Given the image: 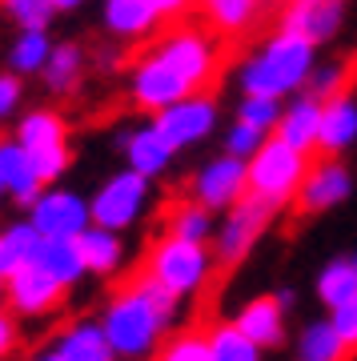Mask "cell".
I'll return each mask as SVG.
<instances>
[{
    "label": "cell",
    "instance_id": "603a6c76",
    "mask_svg": "<svg viewBox=\"0 0 357 361\" xmlns=\"http://www.w3.org/2000/svg\"><path fill=\"white\" fill-rule=\"evenodd\" d=\"M40 77H44V89L56 92V97L77 92L80 80H85V49H80L77 40L52 44L49 61H44V68H40Z\"/></svg>",
    "mask_w": 357,
    "mask_h": 361
},
{
    "label": "cell",
    "instance_id": "2e32d148",
    "mask_svg": "<svg viewBox=\"0 0 357 361\" xmlns=\"http://www.w3.org/2000/svg\"><path fill=\"white\" fill-rule=\"evenodd\" d=\"M44 189L32 157L16 137H0V197H13L16 205H32L37 193Z\"/></svg>",
    "mask_w": 357,
    "mask_h": 361
},
{
    "label": "cell",
    "instance_id": "7bdbcfd3",
    "mask_svg": "<svg viewBox=\"0 0 357 361\" xmlns=\"http://www.w3.org/2000/svg\"><path fill=\"white\" fill-rule=\"evenodd\" d=\"M0 301H4V273H0Z\"/></svg>",
    "mask_w": 357,
    "mask_h": 361
},
{
    "label": "cell",
    "instance_id": "d6986e66",
    "mask_svg": "<svg viewBox=\"0 0 357 361\" xmlns=\"http://www.w3.org/2000/svg\"><path fill=\"white\" fill-rule=\"evenodd\" d=\"M357 141V101L349 92L325 97L321 101V129H317V149L325 157L345 153Z\"/></svg>",
    "mask_w": 357,
    "mask_h": 361
},
{
    "label": "cell",
    "instance_id": "4316f807",
    "mask_svg": "<svg viewBox=\"0 0 357 361\" xmlns=\"http://www.w3.org/2000/svg\"><path fill=\"white\" fill-rule=\"evenodd\" d=\"M213 229H217V221H213V209H205L201 201H181V205L169 209V221H165V233L173 237H185V241H213Z\"/></svg>",
    "mask_w": 357,
    "mask_h": 361
},
{
    "label": "cell",
    "instance_id": "d4e9b609",
    "mask_svg": "<svg viewBox=\"0 0 357 361\" xmlns=\"http://www.w3.org/2000/svg\"><path fill=\"white\" fill-rule=\"evenodd\" d=\"M201 13L213 37H241L245 28H253L261 0H201Z\"/></svg>",
    "mask_w": 357,
    "mask_h": 361
},
{
    "label": "cell",
    "instance_id": "1f68e13d",
    "mask_svg": "<svg viewBox=\"0 0 357 361\" xmlns=\"http://www.w3.org/2000/svg\"><path fill=\"white\" fill-rule=\"evenodd\" d=\"M345 89H349V65H341V61H321V65H313V73H309L301 92L325 101V97H337Z\"/></svg>",
    "mask_w": 357,
    "mask_h": 361
},
{
    "label": "cell",
    "instance_id": "8fae6325",
    "mask_svg": "<svg viewBox=\"0 0 357 361\" xmlns=\"http://www.w3.org/2000/svg\"><path fill=\"white\" fill-rule=\"evenodd\" d=\"M64 293L68 289L56 277H49L37 261H28V265H20L4 277V301L16 317H49L64 301Z\"/></svg>",
    "mask_w": 357,
    "mask_h": 361
},
{
    "label": "cell",
    "instance_id": "74e56055",
    "mask_svg": "<svg viewBox=\"0 0 357 361\" xmlns=\"http://www.w3.org/2000/svg\"><path fill=\"white\" fill-rule=\"evenodd\" d=\"M329 322L337 325L345 349H357V293L349 297V301H341L337 310H329Z\"/></svg>",
    "mask_w": 357,
    "mask_h": 361
},
{
    "label": "cell",
    "instance_id": "484cf974",
    "mask_svg": "<svg viewBox=\"0 0 357 361\" xmlns=\"http://www.w3.org/2000/svg\"><path fill=\"white\" fill-rule=\"evenodd\" d=\"M56 40L49 37V28H16L13 44H8V73H16V77H32V73H40L44 68V61H49V52Z\"/></svg>",
    "mask_w": 357,
    "mask_h": 361
},
{
    "label": "cell",
    "instance_id": "83f0119b",
    "mask_svg": "<svg viewBox=\"0 0 357 361\" xmlns=\"http://www.w3.org/2000/svg\"><path fill=\"white\" fill-rule=\"evenodd\" d=\"M297 353L309 361H341L349 349H345L341 334H337V325L329 317H321V322H309L297 337Z\"/></svg>",
    "mask_w": 357,
    "mask_h": 361
},
{
    "label": "cell",
    "instance_id": "7a4b0ae2",
    "mask_svg": "<svg viewBox=\"0 0 357 361\" xmlns=\"http://www.w3.org/2000/svg\"><path fill=\"white\" fill-rule=\"evenodd\" d=\"M313 65H317V44H309L297 32L277 28L273 37H265L241 61L237 85H241V92H253V97H277V101H285V97L305 89Z\"/></svg>",
    "mask_w": 357,
    "mask_h": 361
},
{
    "label": "cell",
    "instance_id": "9a60e30c",
    "mask_svg": "<svg viewBox=\"0 0 357 361\" xmlns=\"http://www.w3.org/2000/svg\"><path fill=\"white\" fill-rule=\"evenodd\" d=\"M121 153H125V165L133 169V173L157 180L161 173H169L177 149L161 137V129H157L153 121H145V125H137V129H128L125 137H121Z\"/></svg>",
    "mask_w": 357,
    "mask_h": 361
},
{
    "label": "cell",
    "instance_id": "ee69618b",
    "mask_svg": "<svg viewBox=\"0 0 357 361\" xmlns=\"http://www.w3.org/2000/svg\"><path fill=\"white\" fill-rule=\"evenodd\" d=\"M353 273H357V257H353Z\"/></svg>",
    "mask_w": 357,
    "mask_h": 361
},
{
    "label": "cell",
    "instance_id": "e575fe53",
    "mask_svg": "<svg viewBox=\"0 0 357 361\" xmlns=\"http://www.w3.org/2000/svg\"><path fill=\"white\" fill-rule=\"evenodd\" d=\"M157 361H209V334L185 329V334L169 337L165 345H161V357Z\"/></svg>",
    "mask_w": 357,
    "mask_h": 361
},
{
    "label": "cell",
    "instance_id": "44dd1931",
    "mask_svg": "<svg viewBox=\"0 0 357 361\" xmlns=\"http://www.w3.org/2000/svg\"><path fill=\"white\" fill-rule=\"evenodd\" d=\"M32 261H37L49 277H56L64 289L80 285V277L89 273L85 269V257H80V241L77 237H40Z\"/></svg>",
    "mask_w": 357,
    "mask_h": 361
},
{
    "label": "cell",
    "instance_id": "ffe728a7",
    "mask_svg": "<svg viewBox=\"0 0 357 361\" xmlns=\"http://www.w3.org/2000/svg\"><path fill=\"white\" fill-rule=\"evenodd\" d=\"M233 325L245 337H253L261 349H277L285 341V305L277 297H253V301H245L237 310Z\"/></svg>",
    "mask_w": 357,
    "mask_h": 361
},
{
    "label": "cell",
    "instance_id": "d590c367",
    "mask_svg": "<svg viewBox=\"0 0 357 361\" xmlns=\"http://www.w3.org/2000/svg\"><path fill=\"white\" fill-rule=\"evenodd\" d=\"M265 137L269 133H261V129H253V125H245V121H233L229 125V133H225V153H233V157H241V161H249V157L265 145Z\"/></svg>",
    "mask_w": 357,
    "mask_h": 361
},
{
    "label": "cell",
    "instance_id": "e0dca14e",
    "mask_svg": "<svg viewBox=\"0 0 357 361\" xmlns=\"http://www.w3.org/2000/svg\"><path fill=\"white\" fill-rule=\"evenodd\" d=\"M101 25L113 40L137 44V40L157 37L161 28V13H157L149 0H104L101 8Z\"/></svg>",
    "mask_w": 357,
    "mask_h": 361
},
{
    "label": "cell",
    "instance_id": "277c9868",
    "mask_svg": "<svg viewBox=\"0 0 357 361\" xmlns=\"http://www.w3.org/2000/svg\"><path fill=\"white\" fill-rule=\"evenodd\" d=\"M213 269H217V257L205 241H185V237H173V233L157 237L149 257H145V277H153L161 289H169L181 301L201 293L213 277Z\"/></svg>",
    "mask_w": 357,
    "mask_h": 361
},
{
    "label": "cell",
    "instance_id": "f6af8a7d",
    "mask_svg": "<svg viewBox=\"0 0 357 361\" xmlns=\"http://www.w3.org/2000/svg\"><path fill=\"white\" fill-rule=\"evenodd\" d=\"M301 361H309V357H301Z\"/></svg>",
    "mask_w": 357,
    "mask_h": 361
},
{
    "label": "cell",
    "instance_id": "f35d334b",
    "mask_svg": "<svg viewBox=\"0 0 357 361\" xmlns=\"http://www.w3.org/2000/svg\"><path fill=\"white\" fill-rule=\"evenodd\" d=\"M13 345H16V322L8 310H0V357L13 353Z\"/></svg>",
    "mask_w": 357,
    "mask_h": 361
},
{
    "label": "cell",
    "instance_id": "8992f818",
    "mask_svg": "<svg viewBox=\"0 0 357 361\" xmlns=\"http://www.w3.org/2000/svg\"><path fill=\"white\" fill-rule=\"evenodd\" d=\"M16 141L25 145V153L32 157L40 180L56 185L73 165V145H68V121L56 109H28L16 121Z\"/></svg>",
    "mask_w": 357,
    "mask_h": 361
},
{
    "label": "cell",
    "instance_id": "8d00e7d4",
    "mask_svg": "<svg viewBox=\"0 0 357 361\" xmlns=\"http://www.w3.org/2000/svg\"><path fill=\"white\" fill-rule=\"evenodd\" d=\"M25 77H16V73H0V125L4 121H13L16 113H20V104H25V85H20Z\"/></svg>",
    "mask_w": 357,
    "mask_h": 361
},
{
    "label": "cell",
    "instance_id": "30bf717a",
    "mask_svg": "<svg viewBox=\"0 0 357 361\" xmlns=\"http://www.w3.org/2000/svg\"><path fill=\"white\" fill-rule=\"evenodd\" d=\"M28 221L40 237H80V229L92 225L89 197L73 193V189H56L44 185L37 193V201L28 205Z\"/></svg>",
    "mask_w": 357,
    "mask_h": 361
},
{
    "label": "cell",
    "instance_id": "ab89813d",
    "mask_svg": "<svg viewBox=\"0 0 357 361\" xmlns=\"http://www.w3.org/2000/svg\"><path fill=\"white\" fill-rule=\"evenodd\" d=\"M149 4L161 13V20H169V16H181V13H185L193 0H149Z\"/></svg>",
    "mask_w": 357,
    "mask_h": 361
},
{
    "label": "cell",
    "instance_id": "cb8c5ba5",
    "mask_svg": "<svg viewBox=\"0 0 357 361\" xmlns=\"http://www.w3.org/2000/svg\"><path fill=\"white\" fill-rule=\"evenodd\" d=\"M52 349H56L64 361H116L101 322H73L61 337H56Z\"/></svg>",
    "mask_w": 357,
    "mask_h": 361
},
{
    "label": "cell",
    "instance_id": "4fadbf2b",
    "mask_svg": "<svg viewBox=\"0 0 357 361\" xmlns=\"http://www.w3.org/2000/svg\"><path fill=\"white\" fill-rule=\"evenodd\" d=\"M349 193H353V173L337 157H321V161H309L294 201L301 213H325V209H337Z\"/></svg>",
    "mask_w": 357,
    "mask_h": 361
},
{
    "label": "cell",
    "instance_id": "5bb4252c",
    "mask_svg": "<svg viewBox=\"0 0 357 361\" xmlns=\"http://www.w3.org/2000/svg\"><path fill=\"white\" fill-rule=\"evenodd\" d=\"M345 25V0H285L281 4V28L305 37L309 44H325Z\"/></svg>",
    "mask_w": 357,
    "mask_h": 361
},
{
    "label": "cell",
    "instance_id": "7c38bea8",
    "mask_svg": "<svg viewBox=\"0 0 357 361\" xmlns=\"http://www.w3.org/2000/svg\"><path fill=\"white\" fill-rule=\"evenodd\" d=\"M245 193H249V173H245V161L233 153H221L213 161H205L197 169V177H193V201H201L213 213H225Z\"/></svg>",
    "mask_w": 357,
    "mask_h": 361
},
{
    "label": "cell",
    "instance_id": "836d02e7",
    "mask_svg": "<svg viewBox=\"0 0 357 361\" xmlns=\"http://www.w3.org/2000/svg\"><path fill=\"white\" fill-rule=\"evenodd\" d=\"M281 116V101L277 97H253V92H241V104H237V121L253 125L261 133H273Z\"/></svg>",
    "mask_w": 357,
    "mask_h": 361
},
{
    "label": "cell",
    "instance_id": "6da1fadb",
    "mask_svg": "<svg viewBox=\"0 0 357 361\" xmlns=\"http://www.w3.org/2000/svg\"><path fill=\"white\" fill-rule=\"evenodd\" d=\"M181 297L140 273L137 281H128L121 293L101 313V329L113 345L116 361H149L161 349V337L169 334V325L177 322Z\"/></svg>",
    "mask_w": 357,
    "mask_h": 361
},
{
    "label": "cell",
    "instance_id": "ac0fdd59",
    "mask_svg": "<svg viewBox=\"0 0 357 361\" xmlns=\"http://www.w3.org/2000/svg\"><path fill=\"white\" fill-rule=\"evenodd\" d=\"M317 129H321V101L309 97V92H297L289 104H281L273 137H281L285 145H294L301 153H313L317 149Z\"/></svg>",
    "mask_w": 357,
    "mask_h": 361
},
{
    "label": "cell",
    "instance_id": "d6a6232c",
    "mask_svg": "<svg viewBox=\"0 0 357 361\" xmlns=\"http://www.w3.org/2000/svg\"><path fill=\"white\" fill-rule=\"evenodd\" d=\"M0 13L16 28H49L56 16V4L52 0H0Z\"/></svg>",
    "mask_w": 357,
    "mask_h": 361
},
{
    "label": "cell",
    "instance_id": "5b68a950",
    "mask_svg": "<svg viewBox=\"0 0 357 361\" xmlns=\"http://www.w3.org/2000/svg\"><path fill=\"white\" fill-rule=\"evenodd\" d=\"M305 169H309V153H301V149H294V145H285L281 137L269 133L265 145L245 161L249 193H253L257 201L273 205V209L289 205V201L297 197V189H301Z\"/></svg>",
    "mask_w": 357,
    "mask_h": 361
},
{
    "label": "cell",
    "instance_id": "3957f363",
    "mask_svg": "<svg viewBox=\"0 0 357 361\" xmlns=\"http://www.w3.org/2000/svg\"><path fill=\"white\" fill-rule=\"evenodd\" d=\"M149 56L165 68L169 77H177L189 92L209 89L213 77H217V68H221L217 37L209 28H193V25H177V28H169L165 37H157Z\"/></svg>",
    "mask_w": 357,
    "mask_h": 361
},
{
    "label": "cell",
    "instance_id": "f546056e",
    "mask_svg": "<svg viewBox=\"0 0 357 361\" xmlns=\"http://www.w3.org/2000/svg\"><path fill=\"white\" fill-rule=\"evenodd\" d=\"M265 349L257 345L253 337H245L237 325H217L209 334V361H261Z\"/></svg>",
    "mask_w": 357,
    "mask_h": 361
},
{
    "label": "cell",
    "instance_id": "f1b7e54d",
    "mask_svg": "<svg viewBox=\"0 0 357 361\" xmlns=\"http://www.w3.org/2000/svg\"><path fill=\"white\" fill-rule=\"evenodd\" d=\"M40 233L32 229V221H16V225H4L0 229V273L8 277L13 269L28 265L32 253H37Z\"/></svg>",
    "mask_w": 357,
    "mask_h": 361
},
{
    "label": "cell",
    "instance_id": "7402d4cb",
    "mask_svg": "<svg viewBox=\"0 0 357 361\" xmlns=\"http://www.w3.org/2000/svg\"><path fill=\"white\" fill-rule=\"evenodd\" d=\"M80 257H85V269L97 273V277H113L121 273L125 265V241H121V233L104 229V225H89V229H80Z\"/></svg>",
    "mask_w": 357,
    "mask_h": 361
},
{
    "label": "cell",
    "instance_id": "b9f144b4",
    "mask_svg": "<svg viewBox=\"0 0 357 361\" xmlns=\"http://www.w3.org/2000/svg\"><path fill=\"white\" fill-rule=\"evenodd\" d=\"M32 361H64V357H61V353H56V349H44V353H37V357H32Z\"/></svg>",
    "mask_w": 357,
    "mask_h": 361
},
{
    "label": "cell",
    "instance_id": "4dcf8cb0",
    "mask_svg": "<svg viewBox=\"0 0 357 361\" xmlns=\"http://www.w3.org/2000/svg\"><path fill=\"white\" fill-rule=\"evenodd\" d=\"M357 293V273H353V261H329L325 269L317 273V297L325 310H337L341 301H349V297Z\"/></svg>",
    "mask_w": 357,
    "mask_h": 361
},
{
    "label": "cell",
    "instance_id": "52a82bcc",
    "mask_svg": "<svg viewBox=\"0 0 357 361\" xmlns=\"http://www.w3.org/2000/svg\"><path fill=\"white\" fill-rule=\"evenodd\" d=\"M153 201V180L133 173V169H121L113 177L101 180V189L89 197V213H92V225H104V229L113 233H125L133 229L140 217H145V209Z\"/></svg>",
    "mask_w": 357,
    "mask_h": 361
},
{
    "label": "cell",
    "instance_id": "ba28073f",
    "mask_svg": "<svg viewBox=\"0 0 357 361\" xmlns=\"http://www.w3.org/2000/svg\"><path fill=\"white\" fill-rule=\"evenodd\" d=\"M273 213L277 209L257 201L253 193H245L237 205L225 209V221L213 229V257H217V265H241L249 257V249L261 241V233L269 229Z\"/></svg>",
    "mask_w": 357,
    "mask_h": 361
},
{
    "label": "cell",
    "instance_id": "60d3db41",
    "mask_svg": "<svg viewBox=\"0 0 357 361\" xmlns=\"http://www.w3.org/2000/svg\"><path fill=\"white\" fill-rule=\"evenodd\" d=\"M52 4H56V13H73V8L85 4V0H52Z\"/></svg>",
    "mask_w": 357,
    "mask_h": 361
},
{
    "label": "cell",
    "instance_id": "9c48e42d",
    "mask_svg": "<svg viewBox=\"0 0 357 361\" xmlns=\"http://www.w3.org/2000/svg\"><path fill=\"white\" fill-rule=\"evenodd\" d=\"M217 116H221L217 101L201 89V92H189V97H181V101L165 104L161 113H153V125L181 153V149H193V145H201L205 137H213Z\"/></svg>",
    "mask_w": 357,
    "mask_h": 361
}]
</instances>
